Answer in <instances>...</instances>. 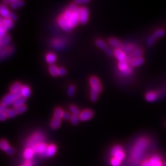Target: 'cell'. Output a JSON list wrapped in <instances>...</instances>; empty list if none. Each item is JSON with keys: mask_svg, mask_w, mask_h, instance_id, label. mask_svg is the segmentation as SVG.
<instances>
[{"mask_svg": "<svg viewBox=\"0 0 166 166\" xmlns=\"http://www.w3.org/2000/svg\"><path fill=\"white\" fill-rule=\"evenodd\" d=\"M58 23L61 27L67 32H70L72 30L73 26H71L70 21L67 20L63 15L58 18Z\"/></svg>", "mask_w": 166, "mask_h": 166, "instance_id": "obj_6", "label": "cell"}, {"mask_svg": "<svg viewBox=\"0 0 166 166\" xmlns=\"http://www.w3.org/2000/svg\"><path fill=\"white\" fill-rule=\"evenodd\" d=\"M89 3V0H76L75 3L76 4H86Z\"/></svg>", "mask_w": 166, "mask_h": 166, "instance_id": "obj_52", "label": "cell"}, {"mask_svg": "<svg viewBox=\"0 0 166 166\" xmlns=\"http://www.w3.org/2000/svg\"><path fill=\"white\" fill-rule=\"evenodd\" d=\"M21 96L20 92H18L17 93H10L6 95L1 100V104L4 106H8L14 104V102L18 98Z\"/></svg>", "mask_w": 166, "mask_h": 166, "instance_id": "obj_2", "label": "cell"}, {"mask_svg": "<svg viewBox=\"0 0 166 166\" xmlns=\"http://www.w3.org/2000/svg\"><path fill=\"white\" fill-rule=\"evenodd\" d=\"M3 24L5 25L9 29H11L14 27V23L13 22L8 18H4L3 19Z\"/></svg>", "mask_w": 166, "mask_h": 166, "instance_id": "obj_34", "label": "cell"}, {"mask_svg": "<svg viewBox=\"0 0 166 166\" xmlns=\"http://www.w3.org/2000/svg\"><path fill=\"white\" fill-rule=\"evenodd\" d=\"M152 166H163V164L161 163L160 159L158 156H154L150 159Z\"/></svg>", "mask_w": 166, "mask_h": 166, "instance_id": "obj_31", "label": "cell"}, {"mask_svg": "<svg viewBox=\"0 0 166 166\" xmlns=\"http://www.w3.org/2000/svg\"><path fill=\"white\" fill-rule=\"evenodd\" d=\"M49 70L51 75L54 77H57L59 76V68L55 65H51L49 67Z\"/></svg>", "mask_w": 166, "mask_h": 166, "instance_id": "obj_22", "label": "cell"}, {"mask_svg": "<svg viewBox=\"0 0 166 166\" xmlns=\"http://www.w3.org/2000/svg\"><path fill=\"white\" fill-rule=\"evenodd\" d=\"M79 22L81 24H86L89 19V10L86 7H81L79 12Z\"/></svg>", "mask_w": 166, "mask_h": 166, "instance_id": "obj_8", "label": "cell"}, {"mask_svg": "<svg viewBox=\"0 0 166 166\" xmlns=\"http://www.w3.org/2000/svg\"><path fill=\"white\" fill-rule=\"evenodd\" d=\"M163 166H166V161L165 163H164L163 164Z\"/></svg>", "mask_w": 166, "mask_h": 166, "instance_id": "obj_61", "label": "cell"}, {"mask_svg": "<svg viewBox=\"0 0 166 166\" xmlns=\"http://www.w3.org/2000/svg\"><path fill=\"white\" fill-rule=\"evenodd\" d=\"M125 54L131 55L134 51H135L137 49V46L134 45L133 44H126V45H123L122 47L120 48Z\"/></svg>", "mask_w": 166, "mask_h": 166, "instance_id": "obj_13", "label": "cell"}, {"mask_svg": "<svg viewBox=\"0 0 166 166\" xmlns=\"http://www.w3.org/2000/svg\"><path fill=\"white\" fill-rule=\"evenodd\" d=\"M61 119L54 118L51 123V126L54 129H57L60 126Z\"/></svg>", "mask_w": 166, "mask_h": 166, "instance_id": "obj_29", "label": "cell"}, {"mask_svg": "<svg viewBox=\"0 0 166 166\" xmlns=\"http://www.w3.org/2000/svg\"><path fill=\"white\" fill-rule=\"evenodd\" d=\"M7 118V116L5 113H0V121H5Z\"/></svg>", "mask_w": 166, "mask_h": 166, "instance_id": "obj_53", "label": "cell"}, {"mask_svg": "<svg viewBox=\"0 0 166 166\" xmlns=\"http://www.w3.org/2000/svg\"><path fill=\"white\" fill-rule=\"evenodd\" d=\"M57 152V146L55 145H50L47 148V150L41 155L43 158H51L54 156Z\"/></svg>", "mask_w": 166, "mask_h": 166, "instance_id": "obj_10", "label": "cell"}, {"mask_svg": "<svg viewBox=\"0 0 166 166\" xmlns=\"http://www.w3.org/2000/svg\"><path fill=\"white\" fill-rule=\"evenodd\" d=\"M3 24V19L1 18V17L0 16V25H2Z\"/></svg>", "mask_w": 166, "mask_h": 166, "instance_id": "obj_59", "label": "cell"}, {"mask_svg": "<svg viewBox=\"0 0 166 166\" xmlns=\"http://www.w3.org/2000/svg\"><path fill=\"white\" fill-rule=\"evenodd\" d=\"M114 55L116 56V58H117L119 62L127 60L128 57L121 49H115V50L114 51Z\"/></svg>", "mask_w": 166, "mask_h": 166, "instance_id": "obj_14", "label": "cell"}, {"mask_svg": "<svg viewBox=\"0 0 166 166\" xmlns=\"http://www.w3.org/2000/svg\"><path fill=\"white\" fill-rule=\"evenodd\" d=\"M47 146H47V145L45 143H41L35 146H34L33 150H34L35 152H36V153L40 154L42 155L47 150Z\"/></svg>", "mask_w": 166, "mask_h": 166, "instance_id": "obj_15", "label": "cell"}, {"mask_svg": "<svg viewBox=\"0 0 166 166\" xmlns=\"http://www.w3.org/2000/svg\"><path fill=\"white\" fill-rule=\"evenodd\" d=\"M26 109H27V107H26V106L25 105H22V106H19V107L17 108H16L17 114H22V113H24V112L26 111Z\"/></svg>", "mask_w": 166, "mask_h": 166, "instance_id": "obj_38", "label": "cell"}, {"mask_svg": "<svg viewBox=\"0 0 166 166\" xmlns=\"http://www.w3.org/2000/svg\"><path fill=\"white\" fill-rule=\"evenodd\" d=\"M34 154H35L34 150L32 148H26L25 150L24 156L26 159H27L28 161H30L32 159Z\"/></svg>", "mask_w": 166, "mask_h": 166, "instance_id": "obj_19", "label": "cell"}, {"mask_svg": "<svg viewBox=\"0 0 166 166\" xmlns=\"http://www.w3.org/2000/svg\"><path fill=\"white\" fill-rule=\"evenodd\" d=\"M22 87V85L19 82H16L14 83L12 85L10 88L11 93H17L18 92H19L20 91Z\"/></svg>", "mask_w": 166, "mask_h": 166, "instance_id": "obj_23", "label": "cell"}, {"mask_svg": "<svg viewBox=\"0 0 166 166\" xmlns=\"http://www.w3.org/2000/svg\"><path fill=\"white\" fill-rule=\"evenodd\" d=\"M105 51V52H106V54H107L108 56H110V57H113V55H114V52L112 51V50H111V49H110V48H108V47H107Z\"/></svg>", "mask_w": 166, "mask_h": 166, "instance_id": "obj_51", "label": "cell"}, {"mask_svg": "<svg viewBox=\"0 0 166 166\" xmlns=\"http://www.w3.org/2000/svg\"><path fill=\"white\" fill-rule=\"evenodd\" d=\"M44 137L42 133H35L33 136L31 137L28 142V148H33V147L39 144V143H44Z\"/></svg>", "mask_w": 166, "mask_h": 166, "instance_id": "obj_3", "label": "cell"}, {"mask_svg": "<svg viewBox=\"0 0 166 166\" xmlns=\"http://www.w3.org/2000/svg\"><path fill=\"white\" fill-rule=\"evenodd\" d=\"M11 39V37L9 35H6L5 37L2 38V46L1 49H5L8 47Z\"/></svg>", "mask_w": 166, "mask_h": 166, "instance_id": "obj_27", "label": "cell"}, {"mask_svg": "<svg viewBox=\"0 0 166 166\" xmlns=\"http://www.w3.org/2000/svg\"><path fill=\"white\" fill-rule=\"evenodd\" d=\"M79 119L82 121H86L91 119L94 116L93 111L91 110H85L80 113Z\"/></svg>", "mask_w": 166, "mask_h": 166, "instance_id": "obj_12", "label": "cell"}, {"mask_svg": "<svg viewBox=\"0 0 166 166\" xmlns=\"http://www.w3.org/2000/svg\"><path fill=\"white\" fill-rule=\"evenodd\" d=\"M79 120V116L78 115H72V117H71L70 121L73 125H76L78 124Z\"/></svg>", "mask_w": 166, "mask_h": 166, "instance_id": "obj_40", "label": "cell"}, {"mask_svg": "<svg viewBox=\"0 0 166 166\" xmlns=\"http://www.w3.org/2000/svg\"><path fill=\"white\" fill-rule=\"evenodd\" d=\"M81 10V7H78V9L76 10V12H73L71 17L70 19V22L73 27H75L78 25V23L79 22V12Z\"/></svg>", "mask_w": 166, "mask_h": 166, "instance_id": "obj_11", "label": "cell"}, {"mask_svg": "<svg viewBox=\"0 0 166 166\" xmlns=\"http://www.w3.org/2000/svg\"><path fill=\"white\" fill-rule=\"evenodd\" d=\"M144 63V59L142 57L137 58L131 62V65L132 67H137L142 65Z\"/></svg>", "mask_w": 166, "mask_h": 166, "instance_id": "obj_26", "label": "cell"}, {"mask_svg": "<svg viewBox=\"0 0 166 166\" xmlns=\"http://www.w3.org/2000/svg\"><path fill=\"white\" fill-rule=\"evenodd\" d=\"M96 45L98 47L103 49V50H105V49L108 47L106 43L104 41H102V40L100 39H97V41H96Z\"/></svg>", "mask_w": 166, "mask_h": 166, "instance_id": "obj_35", "label": "cell"}, {"mask_svg": "<svg viewBox=\"0 0 166 166\" xmlns=\"http://www.w3.org/2000/svg\"><path fill=\"white\" fill-rule=\"evenodd\" d=\"M31 164H31V161L27 160V161H26V162L22 166H31Z\"/></svg>", "mask_w": 166, "mask_h": 166, "instance_id": "obj_57", "label": "cell"}, {"mask_svg": "<svg viewBox=\"0 0 166 166\" xmlns=\"http://www.w3.org/2000/svg\"><path fill=\"white\" fill-rule=\"evenodd\" d=\"M14 47L13 46H10L5 49H1L0 50V60H3L7 56H9L12 54L14 52Z\"/></svg>", "mask_w": 166, "mask_h": 166, "instance_id": "obj_9", "label": "cell"}, {"mask_svg": "<svg viewBox=\"0 0 166 166\" xmlns=\"http://www.w3.org/2000/svg\"><path fill=\"white\" fill-rule=\"evenodd\" d=\"M118 68L121 71V74L122 76H128L132 72V70L129 66L127 61L119 62Z\"/></svg>", "mask_w": 166, "mask_h": 166, "instance_id": "obj_5", "label": "cell"}, {"mask_svg": "<svg viewBox=\"0 0 166 166\" xmlns=\"http://www.w3.org/2000/svg\"><path fill=\"white\" fill-rule=\"evenodd\" d=\"M124 156L125 155H124V152L123 151V150H121L118 151L117 152H116L113 157H114L115 158H116L117 159L119 160L120 161H121L124 159Z\"/></svg>", "mask_w": 166, "mask_h": 166, "instance_id": "obj_33", "label": "cell"}, {"mask_svg": "<svg viewBox=\"0 0 166 166\" xmlns=\"http://www.w3.org/2000/svg\"><path fill=\"white\" fill-rule=\"evenodd\" d=\"M89 83L91 84V91H95L99 94L102 90V86L98 79L96 76H92L89 79Z\"/></svg>", "mask_w": 166, "mask_h": 166, "instance_id": "obj_4", "label": "cell"}, {"mask_svg": "<svg viewBox=\"0 0 166 166\" xmlns=\"http://www.w3.org/2000/svg\"><path fill=\"white\" fill-rule=\"evenodd\" d=\"M156 38L154 36H151V37H149V38L147 39V43L149 46H152L156 42Z\"/></svg>", "mask_w": 166, "mask_h": 166, "instance_id": "obj_43", "label": "cell"}, {"mask_svg": "<svg viewBox=\"0 0 166 166\" xmlns=\"http://www.w3.org/2000/svg\"><path fill=\"white\" fill-rule=\"evenodd\" d=\"M78 7L76 6V3H71L68 8V10L72 13H73V12L76 11V10L78 9Z\"/></svg>", "mask_w": 166, "mask_h": 166, "instance_id": "obj_41", "label": "cell"}, {"mask_svg": "<svg viewBox=\"0 0 166 166\" xmlns=\"http://www.w3.org/2000/svg\"><path fill=\"white\" fill-rule=\"evenodd\" d=\"M148 143V140L146 138H142L137 142L132 153V156L133 159H138L140 158L143 153V151L146 149Z\"/></svg>", "mask_w": 166, "mask_h": 166, "instance_id": "obj_1", "label": "cell"}, {"mask_svg": "<svg viewBox=\"0 0 166 166\" xmlns=\"http://www.w3.org/2000/svg\"><path fill=\"white\" fill-rule=\"evenodd\" d=\"M164 35H165L164 30L163 29H159L155 31L153 36L156 38H159L163 37V36H164Z\"/></svg>", "mask_w": 166, "mask_h": 166, "instance_id": "obj_36", "label": "cell"}, {"mask_svg": "<svg viewBox=\"0 0 166 166\" xmlns=\"http://www.w3.org/2000/svg\"><path fill=\"white\" fill-rule=\"evenodd\" d=\"M20 92L21 94V96L25 98L29 97L31 95L30 88L28 86H22Z\"/></svg>", "mask_w": 166, "mask_h": 166, "instance_id": "obj_18", "label": "cell"}, {"mask_svg": "<svg viewBox=\"0 0 166 166\" xmlns=\"http://www.w3.org/2000/svg\"><path fill=\"white\" fill-rule=\"evenodd\" d=\"M0 28H1V29L4 31V32H5V33L6 32V31H7L8 30V29H9V28L7 27V26H6L5 25H4V24H3L2 25H0Z\"/></svg>", "mask_w": 166, "mask_h": 166, "instance_id": "obj_54", "label": "cell"}, {"mask_svg": "<svg viewBox=\"0 0 166 166\" xmlns=\"http://www.w3.org/2000/svg\"><path fill=\"white\" fill-rule=\"evenodd\" d=\"M24 2L22 0H14L13 3L10 4L11 8L14 9H16L24 6Z\"/></svg>", "mask_w": 166, "mask_h": 166, "instance_id": "obj_25", "label": "cell"}, {"mask_svg": "<svg viewBox=\"0 0 166 166\" xmlns=\"http://www.w3.org/2000/svg\"><path fill=\"white\" fill-rule=\"evenodd\" d=\"M108 43L112 47H113L116 49H120L122 47L123 44L121 43L118 39L115 38H111L108 40Z\"/></svg>", "mask_w": 166, "mask_h": 166, "instance_id": "obj_17", "label": "cell"}, {"mask_svg": "<svg viewBox=\"0 0 166 166\" xmlns=\"http://www.w3.org/2000/svg\"><path fill=\"white\" fill-rule=\"evenodd\" d=\"M72 14H73L72 12H70V11H68V9H67V10L64 13V14H63V16H64L67 20H70V18H71V15H72Z\"/></svg>", "mask_w": 166, "mask_h": 166, "instance_id": "obj_46", "label": "cell"}, {"mask_svg": "<svg viewBox=\"0 0 166 166\" xmlns=\"http://www.w3.org/2000/svg\"><path fill=\"white\" fill-rule=\"evenodd\" d=\"M7 108L6 106H4L3 104H2L1 103L0 104V113H6V111H7Z\"/></svg>", "mask_w": 166, "mask_h": 166, "instance_id": "obj_49", "label": "cell"}, {"mask_svg": "<svg viewBox=\"0 0 166 166\" xmlns=\"http://www.w3.org/2000/svg\"><path fill=\"white\" fill-rule=\"evenodd\" d=\"M122 150V147H121L120 145H116L113 149L111 150V152H110V154L112 156H113L114 154L116 152H117L119 150Z\"/></svg>", "mask_w": 166, "mask_h": 166, "instance_id": "obj_44", "label": "cell"}, {"mask_svg": "<svg viewBox=\"0 0 166 166\" xmlns=\"http://www.w3.org/2000/svg\"><path fill=\"white\" fill-rule=\"evenodd\" d=\"M14 0H5V1H4V3H6V4H12L14 1Z\"/></svg>", "mask_w": 166, "mask_h": 166, "instance_id": "obj_58", "label": "cell"}, {"mask_svg": "<svg viewBox=\"0 0 166 166\" xmlns=\"http://www.w3.org/2000/svg\"><path fill=\"white\" fill-rule=\"evenodd\" d=\"M91 100L92 102H96L97 101V98H98V94L95 91H91Z\"/></svg>", "mask_w": 166, "mask_h": 166, "instance_id": "obj_42", "label": "cell"}, {"mask_svg": "<svg viewBox=\"0 0 166 166\" xmlns=\"http://www.w3.org/2000/svg\"><path fill=\"white\" fill-rule=\"evenodd\" d=\"M8 19H9L10 20H11L12 21H14V20H16L17 19V16L14 14V13L13 12H10V14H9L8 17H7Z\"/></svg>", "mask_w": 166, "mask_h": 166, "instance_id": "obj_48", "label": "cell"}, {"mask_svg": "<svg viewBox=\"0 0 166 166\" xmlns=\"http://www.w3.org/2000/svg\"><path fill=\"white\" fill-rule=\"evenodd\" d=\"M66 73V71L64 68H59V76H65Z\"/></svg>", "mask_w": 166, "mask_h": 166, "instance_id": "obj_50", "label": "cell"}, {"mask_svg": "<svg viewBox=\"0 0 166 166\" xmlns=\"http://www.w3.org/2000/svg\"><path fill=\"white\" fill-rule=\"evenodd\" d=\"M0 149L4 151L9 155H13L15 152L14 149L9 145L7 141L4 139L0 140Z\"/></svg>", "mask_w": 166, "mask_h": 166, "instance_id": "obj_7", "label": "cell"}, {"mask_svg": "<svg viewBox=\"0 0 166 166\" xmlns=\"http://www.w3.org/2000/svg\"><path fill=\"white\" fill-rule=\"evenodd\" d=\"M5 114L7 116V118H13L17 115V113L16 108H11L8 109Z\"/></svg>", "mask_w": 166, "mask_h": 166, "instance_id": "obj_32", "label": "cell"}, {"mask_svg": "<svg viewBox=\"0 0 166 166\" xmlns=\"http://www.w3.org/2000/svg\"><path fill=\"white\" fill-rule=\"evenodd\" d=\"M111 164L112 166H120L121 161L116 158H113L111 161Z\"/></svg>", "mask_w": 166, "mask_h": 166, "instance_id": "obj_45", "label": "cell"}, {"mask_svg": "<svg viewBox=\"0 0 166 166\" xmlns=\"http://www.w3.org/2000/svg\"><path fill=\"white\" fill-rule=\"evenodd\" d=\"M1 46H2V38H0V50L1 49Z\"/></svg>", "mask_w": 166, "mask_h": 166, "instance_id": "obj_60", "label": "cell"}, {"mask_svg": "<svg viewBox=\"0 0 166 166\" xmlns=\"http://www.w3.org/2000/svg\"><path fill=\"white\" fill-rule=\"evenodd\" d=\"M145 98L148 102H154L157 98V94L154 92H150L146 94Z\"/></svg>", "mask_w": 166, "mask_h": 166, "instance_id": "obj_28", "label": "cell"}, {"mask_svg": "<svg viewBox=\"0 0 166 166\" xmlns=\"http://www.w3.org/2000/svg\"><path fill=\"white\" fill-rule=\"evenodd\" d=\"M64 112L63 110L60 107H58L54 111V118L60 119L62 118L63 115H64Z\"/></svg>", "mask_w": 166, "mask_h": 166, "instance_id": "obj_30", "label": "cell"}, {"mask_svg": "<svg viewBox=\"0 0 166 166\" xmlns=\"http://www.w3.org/2000/svg\"><path fill=\"white\" fill-rule=\"evenodd\" d=\"M142 54H143V51L142 50V49L137 48L135 51H134L132 54H131V55H129V56L127 57V62L131 64V62L133 60L137 59V58L142 57Z\"/></svg>", "mask_w": 166, "mask_h": 166, "instance_id": "obj_16", "label": "cell"}, {"mask_svg": "<svg viewBox=\"0 0 166 166\" xmlns=\"http://www.w3.org/2000/svg\"><path fill=\"white\" fill-rule=\"evenodd\" d=\"M71 117H72V115L71 114L68 113V112H64V113L62 116V118L66 120H71Z\"/></svg>", "mask_w": 166, "mask_h": 166, "instance_id": "obj_47", "label": "cell"}, {"mask_svg": "<svg viewBox=\"0 0 166 166\" xmlns=\"http://www.w3.org/2000/svg\"><path fill=\"white\" fill-rule=\"evenodd\" d=\"M5 32H4V31L1 29L0 28V38H3L4 37H5Z\"/></svg>", "mask_w": 166, "mask_h": 166, "instance_id": "obj_56", "label": "cell"}, {"mask_svg": "<svg viewBox=\"0 0 166 166\" xmlns=\"http://www.w3.org/2000/svg\"><path fill=\"white\" fill-rule=\"evenodd\" d=\"M142 166H152L150 160L145 161V162L142 164Z\"/></svg>", "mask_w": 166, "mask_h": 166, "instance_id": "obj_55", "label": "cell"}, {"mask_svg": "<svg viewBox=\"0 0 166 166\" xmlns=\"http://www.w3.org/2000/svg\"><path fill=\"white\" fill-rule=\"evenodd\" d=\"M57 57L54 53H49L46 57V60L48 64L52 65L56 61Z\"/></svg>", "mask_w": 166, "mask_h": 166, "instance_id": "obj_21", "label": "cell"}, {"mask_svg": "<svg viewBox=\"0 0 166 166\" xmlns=\"http://www.w3.org/2000/svg\"><path fill=\"white\" fill-rule=\"evenodd\" d=\"M76 92V87L73 85H71L69 86L68 89V95L70 97H73L74 96Z\"/></svg>", "mask_w": 166, "mask_h": 166, "instance_id": "obj_37", "label": "cell"}, {"mask_svg": "<svg viewBox=\"0 0 166 166\" xmlns=\"http://www.w3.org/2000/svg\"><path fill=\"white\" fill-rule=\"evenodd\" d=\"M70 110L71 113H73V115H79L80 112L78 108V107L75 105H71L70 106Z\"/></svg>", "mask_w": 166, "mask_h": 166, "instance_id": "obj_39", "label": "cell"}, {"mask_svg": "<svg viewBox=\"0 0 166 166\" xmlns=\"http://www.w3.org/2000/svg\"><path fill=\"white\" fill-rule=\"evenodd\" d=\"M9 11L6 7V6L4 4H1L0 5V14H1L3 17L4 18H7L9 14H10Z\"/></svg>", "mask_w": 166, "mask_h": 166, "instance_id": "obj_24", "label": "cell"}, {"mask_svg": "<svg viewBox=\"0 0 166 166\" xmlns=\"http://www.w3.org/2000/svg\"><path fill=\"white\" fill-rule=\"evenodd\" d=\"M25 102H26V98L20 96L17 99H16V100L14 102V104H12V105L15 108H17L18 107L25 105Z\"/></svg>", "mask_w": 166, "mask_h": 166, "instance_id": "obj_20", "label": "cell"}]
</instances>
